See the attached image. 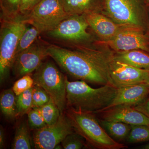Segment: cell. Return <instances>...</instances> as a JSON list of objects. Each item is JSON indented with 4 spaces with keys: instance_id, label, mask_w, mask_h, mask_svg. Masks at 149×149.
Returning a JSON list of instances; mask_svg holds the SVG:
<instances>
[{
    "instance_id": "obj_27",
    "label": "cell",
    "mask_w": 149,
    "mask_h": 149,
    "mask_svg": "<svg viewBox=\"0 0 149 149\" xmlns=\"http://www.w3.org/2000/svg\"><path fill=\"white\" fill-rule=\"evenodd\" d=\"M51 100L49 94L43 88L34 85L32 87V108L42 106Z\"/></svg>"
},
{
    "instance_id": "obj_1",
    "label": "cell",
    "mask_w": 149,
    "mask_h": 149,
    "mask_svg": "<svg viewBox=\"0 0 149 149\" xmlns=\"http://www.w3.org/2000/svg\"><path fill=\"white\" fill-rule=\"evenodd\" d=\"M47 52L63 70L75 79L102 86L111 83L113 52L109 48L96 49L82 45L70 50L52 45L48 46Z\"/></svg>"
},
{
    "instance_id": "obj_11",
    "label": "cell",
    "mask_w": 149,
    "mask_h": 149,
    "mask_svg": "<svg viewBox=\"0 0 149 149\" xmlns=\"http://www.w3.org/2000/svg\"><path fill=\"white\" fill-rule=\"evenodd\" d=\"M48 47V46H47ZM47 47L34 43L15 57L11 69L14 74L22 77L35 71L47 57Z\"/></svg>"
},
{
    "instance_id": "obj_36",
    "label": "cell",
    "mask_w": 149,
    "mask_h": 149,
    "mask_svg": "<svg viewBox=\"0 0 149 149\" xmlns=\"http://www.w3.org/2000/svg\"><path fill=\"white\" fill-rule=\"evenodd\" d=\"M146 3L148 6H149V0H146Z\"/></svg>"
},
{
    "instance_id": "obj_22",
    "label": "cell",
    "mask_w": 149,
    "mask_h": 149,
    "mask_svg": "<svg viewBox=\"0 0 149 149\" xmlns=\"http://www.w3.org/2000/svg\"><path fill=\"white\" fill-rule=\"evenodd\" d=\"M131 130L126 139L128 143H137L149 141V126L131 125Z\"/></svg>"
},
{
    "instance_id": "obj_29",
    "label": "cell",
    "mask_w": 149,
    "mask_h": 149,
    "mask_svg": "<svg viewBox=\"0 0 149 149\" xmlns=\"http://www.w3.org/2000/svg\"><path fill=\"white\" fill-rule=\"evenodd\" d=\"M34 85L33 77L29 74H26L21 77L20 79L15 83L12 90L16 96H18L32 88Z\"/></svg>"
},
{
    "instance_id": "obj_10",
    "label": "cell",
    "mask_w": 149,
    "mask_h": 149,
    "mask_svg": "<svg viewBox=\"0 0 149 149\" xmlns=\"http://www.w3.org/2000/svg\"><path fill=\"white\" fill-rule=\"evenodd\" d=\"M73 131L69 118L63 113L54 124L36 130L33 138L34 147L37 149H54Z\"/></svg>"
},
{
    "instance_id": "obj_24",
    "label": "cell",
    "mask_w": 149,
    "mask_h": 149,
    "mask_svg": "<svg viewBox=\"0 0 149 149\" xmlns=\"http://www.w3.org/2000/svg\"><path fill=\"white\" fill-rule=\"evenodd\" d=\"M39 108L45 122L47 125L55 123L58 120L61 113L56 105L52 99Z\"/></svg>"
},
{
    "instance_id": "obj_20",
    "label": "cell",
    "mask_w": 149,
    "mask_h": 149,
    "mask_svg": "<svg viewBox=\"0 0 149 149\" xmlns=\"http://www.w3.org/2000/svg\"><path fill=\"white\" fill-rule=\"evenodd\" d=\"M32 148L28 126L26 123H22L17 127L11 148L30 149Z\"/></svg>"
},
{
    "instance_id": "obj_31",
    "label": "cell",
    "mask_w": 149,
    "mask_h": 149,
    "mask_svg": "<svg viewBox=\"0 0 149 149\" xmlns=\"http://www.w3.org/2000/svg\"><path fill=\"white\" fill-rule=\"evenodd\" d=\"M133 107L135 109L143 113L149 118V96L141 104Z\"/></svg>"
},
{
    "instance_id": "obj_32",
    "label": "cell",
    "mask_w": 149,
    "mask_h": 149,
    "mask_svg": "<svg viewBox=\"0 0 149 149\" xmlns=\"http://www.w3.org/2000/svg\"><path fill=\"white\" fill-rule=\"evenodd\" d=\"M5 135L2 126L1 125L0 128V149H3L5 146Z\"/></svg>"
},
{
    "instance_id": "obj_35",
    "label": "cell",
    "mask_w": 149,
    "mask_h": 149,
    "mask_svg": "<svg viewBox=\"0 0 149 149\" xmlns=\"http://www.w3.org/2000/svg\"><path fill=\"white\" fill-rule=\"evenodd\" d=\"M145 83H146V84L149 85V74L148 76V77H147L146 79Z\"/></svg>"
},
{
    "instance_id": "obj_21",
    "label": "cell",
    "mask_w": 149,
    "mask_h": 149,
    "mask_svg": "<svg viewBox=\"0 0 149 149\" xmlns=\"http://www.w3.org/2000/svg\"><path fill=\"white\" fill-rule=\"evenodd\" d=\"M16 117L27 114L32 108V88L16 96Z\"/></svg>"
},
{
    "instance_id": "obj_12",
    "label": "cell",
    "mask_w": 149,
    "mask_h": 149,
    "mask_svg": "<svg viewBox=\"0 0 149 149\" xmlns=\"http://www.w3.org/2000/svg\"><path fill=\"white\" fill-rule=\"evenodd\" d=\"M149 70L140 69L113 59L110 68V83L118 88L145 83Z\"/></svg>"
},
{
    "instance_id": "obj_2",
    "label": "cell",
    "mask_w": 149,
    "mask_h": 149,
    "mask_svg": "<svg viewBox=\"0 0 149 149\" xmlns=\"http://www.w3.org/2000/svg\"><path fill=\"white\" fill-rule=\"evenodd\" d=\"M66 107L98 113L113 100L117 88L111 83L94 88L83 80L69 81L66 76Z\"/></svg>"
},
{
    "instance_id": "obj_15",
    "label": "cell",
    "mask_w": 149,
    "mask_h": 149,
    "mask_svg": "<svg viewBox=\"0 0 149 149\" xmlns=\"http://www.w3.org/2000/svg\"><path fill=\"white\" fill-rule=\"evenodd\" d=\"M149 95V85L146 83L118 88L113 100L103 111L118 106L135 107L144 101Z\"/></svg>"
},
{
    "instance_id": "obj_33",
    "label": "cell",
    "mask_w": 149,
    "mask_h": 149,
    "mask_svg": "<svg viewBox=\"0 0 149 149\" xmlns=\"http://www.w3.org/2000/svg\"><path fill=\"white\" fill-rule=\"evenodd\" d=\"M63 148V147L62 146V145L61 146V145H60V144H59L58 145H57L56 146L54 149H61Z\"/></svg>"
},
{
    "instance_id": "obj_5",
    "label": "cell",
    "mask_w": 149,
    "mask_h": 149,
    "mask_svg": "<svg viewBox=\"0 0 149 149\" xmlns=\"http://www.w3.org/2000/svg\"><path fill=\"white\" fill-rule=\"evenodd\" d=\"M146 6V0H104L102 13L118 24L149 32Z\"/></svg>"
},
{
    "instance_id": "obj_25",
    "label": "cell",
    "mask_w": 149,
    "mask_h": 149,
    "mask_svg": "<svg viewBox=\"0 0 149 149\" xmlns=\"http://www.w3.org/2000/svg\"><path fill=\"white\" fill-rule=\"evenodd\" d=\"M22 0H0L1 18L15 17L20 14Z\"/></svg>"
},
{
    "instance_id": "obj_26",
    "label": "cell",
    "mask_w": 149,
    "mask_h": 149,
    "mask_svg": "<svg viewBox=\"0 0 149 149\" xmlns=\"http://www.w3.org/2000/svg\"><path fill=\"white\" fill-rule=\"evenodd\" d=\"M85 140L76 132L70 133L61 142L63 149H80L87 147Z\"/></svg>"
},
{
    "instance_id": "obj_13",
    "label": "cell",
    "mask_w": 149,
    "mask_h": 149,
    "mask_svg": "<svg viewBox=\"0 0 149 149\" xmlns=\"http://www.w3.org/2000/svg\"><path fill=\"white\" fill-rule=\"evenodd\" d=\"M97 113L100 114L102 120L122 122L130 125L149 126V118L133 107L118 106Z\"/></svg>"
},
{
    "instance_id": "obj_28",
    "label": "cell",
    "mask_w": 149,
    "mask_h": 149,
    "mask_svg": "<svg viewBox=\"0 0 149 149\" xmlns=\"http://www.w3.org/2000/svg\"><path fill=\"white\" fill-rule=\"evenodd\" d=\"M27 114L29 125L31 129L37 130L47 125L39 107L32 108Z\"/></svg>"
},
{
    "instance_id": "obj_9",
    "label": "cell",
    "mask_w": 149,
    "mask_h": 149,
    "mask_svg": "<svg viewBox=\"0 0 149 149\" xmlns=\"http://www.w3.org/2000/svg\"><path fill=\"white\" fill-rule=\"evenodd\" d=\"M89 27L84 15H71L47 33L54 39L82 45L92 41V36L87 31Z\"/></svg>"
},
{
    "instance_id": "obj_7",
    "label": "cell",
    "mask_w": 149,
    "mask_h": 149,
    "mask_svg": "<svg viewBox=\"0 0 149 149\" xmlns=\"http://www.w3.org/2000/svg\"><path fill=\"white\" fill-rule=\"evenodd\" d=\"M22 15L26 23L35 27L40 33L54 29L69 16L59 0H42L28 13Z\"/></svg>"
},
{
    "instance_id": "obj_19",
    "label": "cell",
    "mask_w": 149,
    "mask_h": 149,
    "mask_svg": "<svg viewBox=\"0 0 149 149\" xmlns=\"http://www.w3.org/2000/svg\"><path fill=\"white\" fill-rule=\"evenodd\" d=\"M16 95L12 89L3 91L0 96V107L4 116L9 120L16 118Z\"/></svg>"
},
{
    "instance_id": "obj_4",
    "label": "cell",
    "mask_w": 149,
    "mask_h": 149,
    "mask_svg": "<svg viewBox=\"0 0 149 149\" xmlns=\"http://www.w3.org/2000/svg\"><path fill=\"white\" fill-rule=\"evenodd\" d=\"M1 19L0 80L2 84L8 77L19 39L27 24L21 14L12 18Z\"/></svg>"
},
{
    "instance_id": "obj_3",
    "label": "cell",
    "mask_w": 149,
    "mask_h": 149,
    "mask_svg": "<svg viewBox=\"0 0 149 149\" xmlns=\"http://www.w3.org/2000/svg\"><path fill=\"white\" fill-rule=\"evenodd\" d=\"M75 132L95 148L120 149L125 147L107 133L94 113L68 108L65 111Z\"/></svg>"
},
{
    "instance_id": "obj_17",
    "label": "cell",
    "mask_w": 149,
    "mask_h": 149,
    "mask_svg": "<svg viewBox=\"0 0 149 149\" xmlns=\"http://www.w3.org/2000/svg\"><path fill=\"white\" fill-rule=\"evenodd\" d=\"M113 59L137 68L149 70V53L142 50L113 52Z\"/></svg>"
},
{
    "instance_id": "obj_14",
    "label": "cell",
    "mask_w": 149,
    "mask_h": 149,
    "mask_svg": "<svg viewBox=\"0 0 149 149\" xmlns=\"http://www.w3.org/2000/svg\"><path fill=\"white\" fill-rule=\"evenodd\" d=\"M84 15L89 27L101 41L111 40L123 29L130 27L118 24L102 12L91 13Z\"/></svg>"
},
{
    "instance_id": "obj_18",
    "label": "cell",
    "mask_w": 149,
    "mask_h": 149,
    "mask_svg": "<svg viewBox=\"0 0 149 149\" xmlns=\"http://www.w3.org/2000/svg\"><path fill=\"white\" fill-rule=\"evenodd\" d=\"M99 120L111 137L117 142L126 140L131 130V125L123 123L101 119Z\"/></svg>"
},
{
    "instance_id": "obj_30",
    "label": "cell",
    "mask_w": 149,
    "mask_h": 149,
    "mask_svg": "<svg viewBox=\"0 0 149 149\" xmlns=\"http://www.w3.org/2000/svg\"><path fill=\"white\" fill-rule=\"evenodd\" d=\"M42 0H22L20 9L22 15L27 14Z\"/></svg>"
},
{
    "instance_id": "obj_6",
    "label": "cell",
    "mask_w": 149,
    "mask_h": 149,
    "mask_svg": "<svg viewBox=\"0 0 149 149\" xmlns=\"http://www.w3.org/2000/svg\"><path fill=\"white\" fill-rule=\"evenodd\" d=\"M34 85L43 88L56 105L61 113L66 108L65 76L52 62H43L33 74Z\"/></svg>"
},
{
    "instance_id": "obj_16",
    "label": "cell",
    "mask_w": 149,
    "mask_h": 149,
    "mask_svg": "<svg viewBox=\"0 0 149 149\" xmlns=\"http://www.w3.org/2000/svg\"><path fill=\"white\" fill-rule=\"evenodd\" d=\"M65 13L69 15H84L102 12L104 0H59Z\"/></svg>"
},
{
    "instance_id": "obj_23",
    "label": "cell",
    "mask_w": 149,
    "mask_h": 149,
    "mask_svg": "<svg viewBox=\"0 0 149 149\" xmlns=\"http://www.w3.org/2000/svg\"><path fill=\"white\" fill-rule=\"evenodd\" d=\"M40 34L41 33L40 32L33 26L27 27L19 39L15 57L34 44Z\"/></svg>"
},
{
    "instance_id": "obj_8",
    "label": "cell",
    "mask_w": 149,
    "mask_h": 149,
    "mask_svg": "<svg viewBox=\"0 0 149 149\" xmlns=\"http://www.w3.org/2000/svg\"><path fill=\"white\" fill-rule=\"evenodd\" d=\"M113 52L139 49L149 53V32L138 27H125L109 40L97 42Z\"/></svg>"
},
{
    "instance_id": "obj_34",
    "label": "cell",
    "mask_w": 149,
    "mask_h": 149,
    "mask_svg": "<svg viewBox=\"0 0 149 149\" xmlns=\"http://www.w3.org/2000/svg\"><path fill=\"white\" fill-rule=\"evenodd\" d=\"M142 149H149V143L147 144V145H145L142 148Z\"/></svg>"
}]
</instances>
